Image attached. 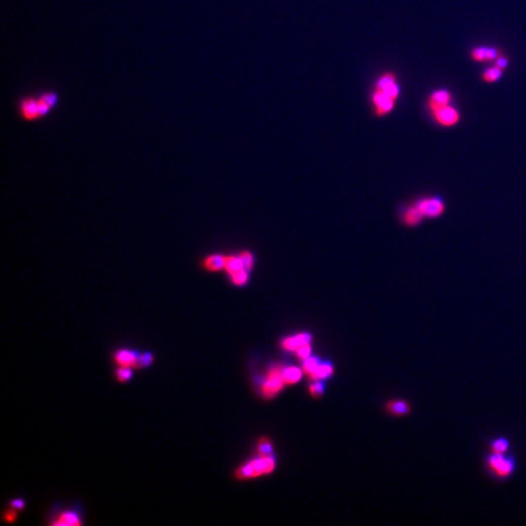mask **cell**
<instances>
[{
    "mask_svg": "<svg viewBox=\"0 0 526 526\" xmlns=\"http://www.w3.org/2000/svg\"><path fill=\"white\" fill-rule=\"evenodd\" d=\"M303 374L304 372H303L302 367L300 368L294 365L283 367V380L286 386H290V385H294L298 383L301 380Z\"/></svg>",
    "mask_w": 526,
    "mask_h": 526,
    "instance_id": "cell-16",
    "label": "cell"
},
{
    "mask_svg": "<svg viewBox=\"0 0 526 526\" xmlns=\"http://www.w3.org/2000/svg\"><path fill=\"white\" fill-rule=\"evenodd\" d=\"M415 206L424 217L434 218L441 215L445 211V203L437 197L421 199L416 203Z\"/></svg>",
    "mask_w": 526,
    "mask_h": 526,
    "instance_id": "cell-8",
    "label": "cell"
},
{
    "mask_svg": "<svg viewBox=\"0 0 526 526\" xmlns=\"http://www.w3.org/2000/svg\"><path fill=\"white\" fill-rule=\"evenodd\" d=\"M451 94L449 91L445 90V89H441V90H437L435 92H433L429 98V102H428V105H429V108L430 110H434V109H437L441 106H444L446 105H450V102H451Z\"/></svg>",
    "mask_w": 526,
    "mask_h": 526,
    "instance_id": "cell-12",
    "label": "cell"
},
{
    "mask_svg": "<svg viewBox=\"0 0 526 526\" xmlns=\"http://www.w3.org/2000/svg\"><path fill=\"white\" fill-rule=\"evenodd\" d=\"M496 66H498L499 68H501L502 70H505L507 67H508V59H506L505 57H503L502 55L496 60Z\"/></svg>",
    "mask_w": 526,
    "mask_h": 526,
    "instance_id": "cell-32",
    "label": "cell"
},
{
    "mask_svg": "<svg viewBox=\"0 0 526 526\" xmlns=\"http://www.w3.org/2000/svg\"><path fill=\"white\" fill-rule=\"evenodd\" d=\"M435 120L444 127L455 126L460 120L459 111L451 105H446L431 111Z\"/></svg>",
    "mask_w": 526,
    "mask_h": 526,
    "instance_id": "cell-9",
    "label": "cell"
},
{
    "mask_svg": "<svg viewBox=\"0 0 526 526\" xmlns=\"http://www.w3.org/2000/svg\"><path fill=\"white\" fill-rule=\"evenodd\" d=\"M52 525L55 526H81V520L77 513L66 511L63 512Z\"/></svg>",
    "mask_w": 526,
    "mask_h": 526,
    "instance_id": "cell-17",
    "label": "cell"
},
{
    "mask_svg": "<svg viewBox=\"0 0 526 526\" xmlns=\"http://www.w3.org/2000/svg\"><path fill=\"white\" fill-rule=\"evenodd\" d=\"M140 353L129 350V349H119L114 354V362L119 366H129L135 367Z\"/></svg>",
    "mask_w": 526,
    "mask_h": 526,
    "instance_id": "cell-13",
    "label": "cell"
},
{
    "mask_svg": "<svg viewBox=\"0 0 526 526\" xmlns=\"http://www.w3.org/2000/svg\"><path fill=\"white\" fill-rule=\"evenodd\" d=\"M312 335L308 332H299L292 336L284 338L281 342V346L283 350L288 352H295L300 346L311 343Z\"/></svg>",
    "mask_w": 526,
    "mask_h": 526,
    "instance_id": "cell-10",
    "label": "cell"
},
{
    "mask_svg": "<svg viewBox=\"0 0 526 526\" xmlns=\"http://www.w3.org/2000/svg\"><path fill=\"white\" fill-rule=\"evenodd\" d=\"M486 446L488 451L495 453H508L512 448V441L508 436L497 435L487 439Z\"/></svg>",
    "mask_w": 526,
    "mask_h": 526,
    "instance_id": "cell-11",
    "label": "cell"
},
{
    "mask_svg": "<svg viewBox=\"0 0 526 526\" xmlns=\"http://www.w3.org/2000/svg\"><path fill=\"white\" fill-rule=\"evenodd\" d=\"M60 96L55 90H43L18 101V112L24 121L36 122L47 117L59 105Z\"/></svg>",
    "mask_w": 526,
    "mask_h": 526,
    "instance_id": "cell-1",
    "label": "cell"
},
{
    "mask_svg": "<svg viewBox=\"0 0 526 526\" xmlns=\"http://www.w3.org/2000/svg\"><path fill=\"white\" fill-rule=\"evenodd\" d=\"M225 255L222 254H210L208 255L203 261V267L210 272H216L224 269Z\"/></svg>",
    "mask_w": 526,
    "mask_h": 526,
    "instance_id": "cell-15",
    "label": "cell"
},
{
    "mask_svg": "<svg viewBox=\"0 0 526 526\" xmlns=\"http://www.w3.org/2000/svg\"><path fill=\"white\" fill-rule=\"evenodd\" d=\"M424 216L420 212V210L417 209L416 206L409 208L406 210L405 212V221L409 225H416L419 222H421L422 218Z\"/></svg>",
    "mask_w": 526,
    "mask_h": 526,
    "instance_id": "cell-22",
    "label": "cell"
},
{
    "mask_svg": "<svg viewBox=\"0 0 526 526\" xmlns=\"http://www.w3.org/2000/svg\"><path fill=\"white\" fill-rule=\"evenodd\" d=\"M308 391H309V394L315 398V399H319L320 397H322L324 395V384L322 382V380H314L308 387Z\"/></svg>",
    "mask_w": 526,
    "mask_h": 526,
    "instance_id": "cell-24",
    "label": "cell"
},
{
    "mask_svg": "<svg viewBox=\"0 0 526 526\" xmlns=\"http://www.w3.org/2000/svg\"><path fill=\"white\" fill-rule=\"evenodd\" d=\"M153 361H154V357H153L152 353H150V352L141 353V354L139 355L138 362H137L135 368H145V367H148L150 364L153 363Z\"/></svg>",
    "mask_w": 526,
    "mask_h": 526,
    "instance_id": "cell-25",
    "label": "cell"
},
{
    "mask_svg": "<svg viewBox=\"0 0 526 526\" xmlns=\"http://www.w3.org/2000/svg\"><path fill=\"white\" fill-rule=\"evenodd\" d=\"M370 102L374 114L378 117H383L394 110L397 101L377 90L372 89L370 93Z\"/></svg>",
    "mask_w": 526,
    "mask_h": 526,
    "instance_id": "cell-6",
    "label": "cell"
},
{
    "mask_svg": "<svg viewBox=\"0 0 526 526\" xmlns=\"http://www.w3.org/2000/svg\"><path fill=\"white\" fill-rule=\"evenodd\" d=\"M243 263L240 258V256L235 255H225V265L224 270L227 272V274L230 276L234 274L235 272L243 269ZM246 270V269H245Z\"/></svg>",
    "mask_w": 526,
    "mask_h": 526,
    "instance_id": "cell-20",
    "label": "cell"
},
{
    "mask_svg": "<svg viewBox=\"0 0 526 526\" xmlns=\"http://www.w3.org/2000/svg\"><path fill=\"white\" fill-rule=\"evenodd\" d=\"M302 363H303L302 369H303L304 374L310 378L312 376V374L316 371L318 366L321 364V361L317 357L311 356L310 358H308L307 360L303 361Z\"/></svg>",
    "mask_w": 526,
    "mask_h": 526,
    "instance_id": "cell-23",
    "label": "cell"
},
{
    "mask_svg": "<svg viewBox=\"0 0 526 526\" xmlns=\"http://www.w3.org/2000/svg\"><path fill=\"white\" fill-rule=\"evenodd\" d=\"M133 376V369L129 366H119L116 370V378L119 382H127Z\"/></svg>",
    "mask_w": 526,
    "mask_h": 526,
    "instance_id": "cell-27",
    "label": "cell"
},
{
    "mask_svg": "<svg viewBox=\"0 0 526 526\" xmlns=\"http://www.w3.org/2000/svg\"><path fill=\"white\" fill-rule=\"evenodd\" d=\"M384 411L393 418H405L412 413L413 405L406 399L394 398L385 403Z\"/></svg>",
    "mask_w": 526,
    "mask_h": 526,
    "instance_id": "cell-7",
    "label": "cell"
},
{
    "mask_svg": "<svg viewBox=\"0 0 526 526\" xmlns=\"http://www.w3.org/2000/svg\"><path fill=\"white\" fill-rule=\"evenodd\" d=\"M256 454L257 456H261V457H267V456L274 455V445L270 438L264 436L257 440Z\"/></svg>",
    "mask_w": 526,
    "mask_h": 526,
    "instance_id": "cell-18",
    "label": "cell"
},
{
    "mask_svg": "<svg viewBox=\"0 0 526 526\" xmlns=\"http://www.w3.org/2000/svg\"><path fill=\"white\" fill-rule=\"evenodd\" d=\"M333 373H334L333 364H331V363H327V362H324V363L321 362V364L318 366L316 371L312 374L310 379L312 381H314V380H324V379H326V378L332 376Z\"/></svg>",
    "mask_w": 526,
    "mask_h": 526,
    "instance_id": "cell-19",
    "label": "cell"
},
{
    "mask_svg": "<svg viewBox=\"0 0 526 526\" xmlns=\"http://www.w3.org/2000/svg\"><path fill=\"white\" fill-rule=\"evenodd\" d=\"M296 354V357L300 360V361H305L307 360L308 358L311 357V353H312V346H311V343H307V344H304L302 346H300L295 352Z\"/></svg>",
    "mask_w": 526,
    "mask_h": 526,
    "instance_id": "cell-28",
    "label": "cell"
},
{
    "mask_svg": "<svg viewBox=\"0 0 526 526\" xmlns=\"http://www.w3.org/2000/svg\"><path fill=\"white\" fill-rule=\"evenodd\" d=\"M284 386L286 385L283 380V366L274 365L265 375L260 386V394L264 399L271 400L283 390Z\"/></svg>",
    "mask_w": 526,
    "mask_h": 526,
    "instance_id": "cell-4",
    "label": "cell"
},
{
    "mask_svg": "<svg viewBox=\"0 0 526 526\" xmlns=\"http://www.w3.org/2000/svg\"><path fill=\"white\" fill-rule=\"evenodd\" d=\"M374 90H377L388 97L392 98L395 101H398L400 98V85L398 83V77L394 72L387 71L382 73L373 84Z\"/></svg>",
    "mask_w": 526,
    "mask_h": 526,
    "instance_id": "cell-5",
    "label": "cell"
},
{
    "mask_svg": "<svg viewBox=\"0 0 526 526\" xmlns=\"http://www.w3.org/2000/svg\"><path fill=\"white\" fill-rule=\"evenodd\" d=\"M504 70L499 68L498 66H493L489 69H487L486 71L483 73V79L486 83H494L498 81L502 75H503Z\"/></svg>",
    "mask_w": 526,
    "mask_h": 526,
    "instance_id": "cell-21",
    "label": "cell"
},
{
    "mask_svg": "<svg viewBox=\"0 0 526 526\" xmlns=\"http://www.w3.org/2000/svg\"><path fill=\"white\" fill-rule=\"evenodd\" d=\"M482 465L486 476L496 484H505L516 475L519 468L517 455L508 453L485 452L482 456Z\"/></svg>",
    "mask_w": 526,
    "mask_h": 526,
    "instance_id": "cell-2",
    "label": "cell"
},
{
    "mask_svg": "<svg viewBox=\"0 0 526 526\" xmlns=\"http://www.w3.org/2000/svg\"><path fill=\"white\" fill-rule=\"evenodd\" d=\"M241 260H242V263H243L244 268L246 269L247 271L250 270L253 266V262H254V259H253V256L251 254V252L249 251H243L239 254Z\"/></svg>",
    "mask_w": 526,
    "mask_h": 526,
    "instance_id": "cell-29",
    "label": "cell"
},
{
    "mask_svg": "<svg viewBox=\"0 0 526 526\" xmlns=\"http://www.w3.org/2000/svg\"><path fill=\"white\" fill-rule=\"evenodd\" d=\"M500 56L501 53L499 52V50L487 47H477L471 53L472 59L479 63L497 60Z\"/></svg>",
    "mask_w": 526,
    "mask_h": 526,
    "instance_id": "cell-14",
    "label": "cell"
},
{
    "mask_svg": "<svg viewBox=\"0 0 526 526\" xmlns=\"http://www.w3.org/2000/svg\"><path fill=\"white\" fill-rule=\"evenodd\" d=\"M16 510H11V511H8L5 513L4 515V519L6 522L8 523H13L15 522V520L17 519V515H16Z\"/></svg>",
    "mask_w": 526,
    "mask_h": 526,
    "instance_id": "cell-31",
    "label": "cell"
},
{
    "mask_svg": "<svg viewBox=\"0 0 526 526\" xmlns=\"http://www.w3.org/2000/svg\"><path fill=\"white\" fill-rule=\"evenodd\" d=\"M11 507L16 511H22L25 508V501L21 499H15L10 502Z\"/></svg>",
    "mask_w": 526,
    "mask_h": 526,
    "instance_id": "cell-30",
    "label": "cell"
},
{
    "mask_svg": "<svg viewBox=\"0 0 526 526\" xmlns=\"http://www.w3.org/2000/svg\"><path fill=\"white\" fill-rule=\"evenodd\" d=\"M230 279L232 283L236 285H243L248 280V271L245 268L235 272L234 274L230 275Z\"/></svg>",
    "mask_w": 526,
    "mask_h": 526,
    "instance_id": "cell-26",
    "label": "cell"
},
{
    "mask_svg": "<svg viewBox=\"0 0 526 526\" xmlns=\"http://www.w3.org/2000/svg\"><path fill=\"white\" fill-rule=\"evenodd\" d=\"M276 465L277 463L274 455L267 457L257 456L239 466L235 470L234 477L239 481H245L267 476L275 471Z\"/></svg>",
    "mask_w": 526,
    "mask_h": 526,
    "instance_id": "cell-3",
    "label": "cell"
}]
</instances>
